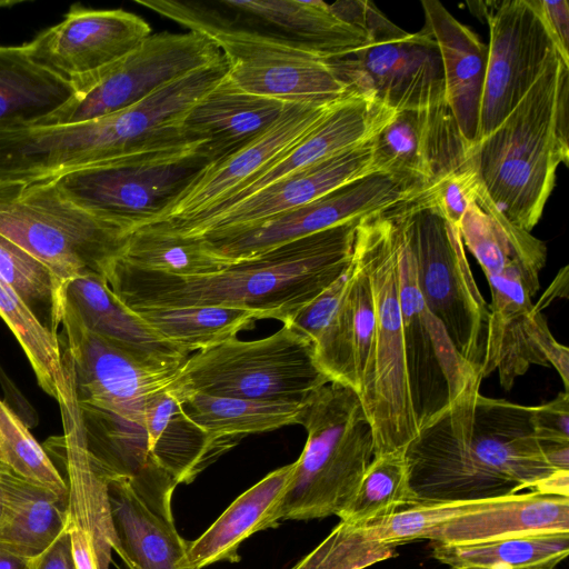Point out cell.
Here are the masks:
<instances>
[{
    "instance_id": "obj_1",
    "label": "cell",
    "mask_w": 569,
    "mask_h": 569,
    "mask_svg": "<svg viewBox=\"0 0 569 569\" xmlns=\"http://www.w3.org/2000/svg\"><path fill=\"white\" fill-rule=\"evenodd\" d=\"M470 382L422 427L403 455L420 502L503 497L530 489L569 497V471L548 461L531 419V406L480 393Z\"/></svg>"
},
{
    "instance_id": "obj_2",
    "label": "cell",
    "mask_w": 569,
    "mask_h": 569,
    "mask_svg": "<svg viewBox=\"0 0 569 569\" xmlns=\"http://www.w3.org/2000/svg\"><path fill=\"white\" fill-rule=\"evenodd\" d=\"M359 221L339 224L200 276L134 269L119 259L106 280L129 308L217 306L257 310L283 325L351 264Z\"/></svg>"
},
{
    "instance_id": "obj_3",
    "label": "cell",
    "mask_w": 569,
    "mask_h": 569,
    "mask_svg": "<svg viewBox=\"0 0 569 569\" xmlns=\"http://www.w3.org/2000/svg\"><path fill=\"white\" fill-rule=\"evenodd\" d=\"M569 64L556 59L513 110L471 150L480 184L512 224L539 222L560 163L568 166Z\"/></svg>"
},
{
    "instance_id": "obj_4",
    "label": "cell",
    "mask_w": 569,
    "mask_h": 569,
    "mask_svg": "<svg viewBox=\"0 0 569 569\" xmlns=\"http://www.w3.org/2000/svg\"><path fill=\"white\" fill-rule=\"evenodd\" d=\"M169 18L210 39L229 62L277 57L327 61L367 39L365 28L319 0L176 1Z\"/></svg>"
},
{
    "instance_id": "obj_5",
    "label": "cell",
    "mask_w": 569,
    "mask_h": 569,
    "mask_svg": "<svg viewBox=\"0 0 569 569\" xmlns=\"http://www.w3.org/2000/svg\"><path fill=\"white\" fill-rule=\"evenodd\" d=\"M353 253L369 278L375 337L358 391L375 438V456L405 451L418 433L411 401L398 289V231L387 210L361 219Z\"/></svg>"
},
{
    "instance_id": "obj_6",
    "label": "cell",
    "mask_w": 569,
    "mask_h": 569,
    "mask_svg": "<svg viewBox=\"0 0 569 569\" xmlns=\"http://www.w3.org/2000/svg\"><path fill=\"white\" fill-rule=\"evenodd\" d=\"M307 440L277 520L338 516L375 457V438L359 395L330 381L302 406Z\"/></svg>"
},
{
    "instance_id": "obj_7",
    "label": "cell",
    "mask_w": 569,
    "mask_h": 569,
    "mask_svg": "<svg viewBox=\"0 0 569 569\" xmlns=\"http://www.w3.org/2000/svg\"><path fill=\"white\" fill-rule=\"evenodd\" d=\"M0 234L67 281L106 278L130 232L70 201L50 178L0 180Z\"/></svg>"
},
{
    "instance_id": "obj_8",
    "label": "cell",
    "mask_w": 569,
    "mask_h": 569,
    "mask_svg": "<svg viewBox=\"0 0 569 569\" xmlns=\"http://www.w3.org/2000/svg\"><path fill=\"white\" fill-rule=\"evenodd\" d=\"M387 212L410 252L423 301L481 378L489 306L475 281L459 228L417 196Z\"/></svg>"
},
{
    "instance_id": "obj_9",
    "label": "cell",
    "mask_w": 569,
    "mask_h": 569,
    "mask_svg": "<svg viewBox=\"0 0 569 569\" xmlns=\"http://www.w3.org/2000/svg\"><path fill=\"white\" fill-rule=\"evenodd\" d=\"M330 381L316 361L312 341L283 325L266 338L234 337L191 353L173 386L183 393L305 402Z\"/></svg>"
},
{
    "instance_id": "obj_10",
    "label": "cell",
    "mask_w": 569,
    "mask_h": 569,
    "mask_svg": "<svg viewBox=\"0 0 569 569\" xmlns=\"http://www.w3.org/2000/svg\"><path fill=\"white\" fill-rule=\"evenodd\" d=\"M365 28V43L327 60L351 91L369 96L396 113L446 103L440 51L425 27L407 32L367 1Z\"/></svg>"
},
{
    "instance_id": "obj_11",
    "label": "cell",
    "mask_w": 569,
    "mask_h": 569,
    "mask_svg": "<svg viewBox=\"0 0 569 569\" xmlns=\"http://www.w3.org/2000/svg\"><path fill=\"white\" fill-rule=\"evenodd\" d=\"M62 327L63 369L78 405L89 410L113 435L148 446L144 409L157 392L171 387L178 370L143 365L106 339L86 329L67 309Z\"/></svg>"
},
{
    "instance_id": "obj_12",
    "label": "cell",
    "mask_w": 569,
    "mask_h": 569,
    "mask_svg": "<svg viewBox=\"0 0 569 569\" xmlns=\"http://www.w3.org/2000/svg\"><path fill=\"white\" fill-rule=\"evenodd\" d=\"M209 163L193 148L128 157L53 179L70 201L131 233L160 217Z\"/></svg>"
},
{
    "instance_id": "obj_13",
    "label": "cell",
    "mask_w": 569,
    "mask_h": 569,
    "mask_svg": "<svg viewBox=\"0 0 569 569\" xmlns=\"http://www.w3.org/2000/svg\"><path fill=\"white\" fill-rule=\"evenodd\" d=\"M207 37L188 31L150 34L98 80L33 126H59L106 117L222 58Z\"/></svg>"
},
{
    "instance_id": "obj_14",
    "label": "cell",
    "mask_w": 569,
    "mask_h": 569,
    "mask_svg": "<svg viewBox=\"0 0 569 569\" xmlns=\"http://www.w3.org/2000/svg\"><path fill=\"white\" fill-rule=\"evenodd\" d=\"M422 190L421 182L410 176L378 171L293 210L202 240L229 264L339 224L360 221L408 201Z\"/></svg>"
},
{
    "instance_id": "obj_15",
    "label": "cell",
    "mask_w": 569,
    "mask_h": 569,
    "mask_svg": "<svg viewBox=\"0 0 569 569\" xmlns=\"http://www.w3.org/2000/svg\"><path fill=\"white\" fill-rule=\"evenodd\" d=\"M477 4L489 26L490 41L476 143L505 120L548 67L560 58L539 0Z\"/></svg>"
},
{
    "instance_id": "obj_16",
    "label": "cell",
    "mask_w": 569,
    "mask_h": 569,
    "mask_svg": "<svg viewBox=\"0 0 569 569\" xmlns=\"http://www.w3.org/2000/svg\"><path fill=\"white\" fill-rule=\"evenodd\" d=\"M398 289L409 389L419 431L470 382L482 379L460 357L443 326L423 301L412 258L399 231Z\"/></svg>"
},
{
    "instance_id": "obj_17",
    "label": "cell",
    "mask_w": 569,
    "mask_h": 569,
    "mask_svg": "<svg viewBox=\"0 0 569 569\" xmlns=\"http://www.w3.org/2000/svg\"><path fill=\"white\" fill-rule=\"evenodd\" d=\"M151 28L122 9L73 4L63 19L23 43L29 58L79 92L124 58Z\"/></svg>"
},
{
    "instance_id": "obj_18",
    "label": "cell",
    "mask_w": 569,
    "mask_h": 569,
    "mask_svg": "<svg viewBox=\"0 0 569 569\" xmlns=\"http://www.w3.org/2000/svg\"><path fill=\"white\" fill-rule=\"evenodd\" d=\"M178 485L156 463L132 476L107 477L113 551L129 569H194L172 515Z\"/></svg>"
},
{
    "instance_id": "obj_19",
    "label": "cell",
    "mask_w": 569,
    "mask_h": 569,
    "mask_svg": "<svg viewBox=\"0 0 569 569\" xmlns=\"http://www.w3.org/2000/svg\"><path fill=\"white\" fill-rule=\"evenodd\" d=\"M58 403L63 433L49 439L47 452L63 466L68 486L66 530L77 569H110L116 545L107 476L92 459L86 442L78 401L71 382L60 391Z\"/></svg>"
},
{
    "instance_id": "obj_20",
    "label": "cell",
    "mask_w": 569,
    "mask_h": 569,
    "mask_svg": "<svg viewBox=\"0 0 569 569\" xmlns=\"http://www.w3.org/2000/svg\"><path fill=\"white\" fill-rule=\"evenodd\" d=\"M373 172L378 171L372 139L295 171L220 211L191 220L156 222L140 228L186 238H214L293 210Z\"/></svg>"
},
{
    "instance_id": "obj_21",
    "label": "cell",
    "mask_w": 569,
    "mask_h": 569,
    "mask_svg": "<svg viewBox=\"0 0 569 569\" xmlns=\"http://www.w3.org/2000/svg\"><path fill=\"white\" fill-rule=\"evenodd\" d=\"M471 150L447 103L398 112L373 138L376 170L410 176L423 191L472 167Z\"/></svg>"
},
{
    "instance_id": "obj_22",
    "label": "cell",
    "mask_w": 569,
    "mask_h": 569,
    "mask_svg": "<svg viewBox=\"0 0 569 569\" xmlns=\"http://www.w3.org/2000/svg\"><path fill=\"white\" fill-rule=\"evenodd\" d=\"M335 103L289 104L279 119L257 139L228 157L209 163L181 196L150 223L183 221L213 209L298 143Z\"/></svg>"
},
{
    "instance_id": "obj_23",
    "label": "cell",
    "mask_w": 569,
    "mask_h": 569,
    "mask_svg": "<svg viewBox=\"0 0 569 569\" xmlns=\"http://www.w3.org/2000/svg\"><path fill=\"white\" fill-rule=\"evenodd\" d=\"M540 268L513 261L500 272L486 274L491 291L486 353L481 378L498 371L501 386L510 390L530 366H549L531 338Z\"/></svg>"
},
{
    "instance_id": "obj_24",
    "label": "cell",
    "mask_w": 569,
    "mask_h": 569,
    "mask_svg": "<svg viewBox=\"0 0 569 569\" xmlns=\"http://www.w3.org/2000/svg\"><path fill=\"white\" fill-rule=\"evenodd\" d=\"M395 116L393 110L369 96L352 92L343 97L286 153L247 180L213 209L191 219L226 209L295 171L371 141Z\"/></svg>"
},
{
    "instance_id": "obj_25",
    "label": "cell",
    "mask_w": 569,
    "mask_h": 569,
    "mask_svg": "<svg viewBox=\"0 0 569 569\" xmlns=\"http://www.w3.org/2000/svg\"><path fill=\"white\" fill-rule=\"evenodd\" d=\"M64 309L89 331L146 366L174 370L190 353L162 339L123 303L98 273L73 277L63 284Z\"/></svg>"
},
{
    "instance_id": "obj_26",
    "label": "cell",
    "mask_w": 569,
    "mask_h": 569,
    "mask_svg": "<svg viewBox=\"0 0 569 569\" xmlns=\"http://www.w3.org/2000/svg\"><path fill=\"white\" fill-rule=\"evenodd\" d=\"M227 76L189 110L181 123L183 136L200 147L210 163L257 139L290 104L246 93Z\"/></svg>"
},
{
    "instance_id": "obj_27",
    "label": "cell",
    "mask_w": 569,
    "mask_h": 569,
    "mask_svg": "<svg viewBox=\"0 0 569 569\" xmlns=\"http://www.w3.org/2000/svg\"><path fill=\"white\" fill-rule=\"evenodd\" d=\"M423 27L435 38L441 57L446 103L463 138L473 147L478 137L488 47L437 0L421 1Z\"/></svg>"
},
{
    "instance_id": "obj_28",
    "label": "cell",
    "mask_w": 569,
    "mask_h": 569,
    "mask_svg": "<svg viewBox=\"0 0 569 569\" xmlns=\"http://www.w3.org/2000/svg\"><path fill=\"white\" fill-rule=\"evenodd\" d=\"M549 532H569V497L529 491L499 497L432 529L426 539L473 543Z\"/></svg>"
},
{
    "instance_id": "obj_29",
    "label": "cell",
    "mask_w": 569,
    "mask_h": 569,
    "mask_svg": "<svg viewBox=\"0 0 569 569\" xmlns=\"http://www.w3.org/2000/svg\"><path fill=\"white\" fill-rule=\"evenodd\" d=\"M296 461L280 467L241 493L196 540L188 541L187 560L194 569L237 562L240 545L251 535L276 527L278 508L290 486Z\"/></svg>"
},
{
    "instance_id": "obj_30",
    "label": "cell",
    "mask_w": 569,
    "mask_h": 569,
    "mask_svg": "<svg viewBox=\"0 0 569 569\" xmlns=\"http://www.w3.org/2000/svg\"><path fill=\"white\" fill-rule=\"evenodd\" d=\"M229 81L239 90L290 104H331L352 93L325 60L277 57L230 62Z\"/></svg>"
},
{
    "instance_id": "obj_31",
    "label": "cell",
    "mask_w": 569,
    "mask_h": 569,
    "mask_svg": "<svg viewBox=\"0 0 569 569\" xmlns=\"http://www.w3.org/2000/svg\"><path fill=\"white\" fill-rule=\"evenodd\" d=\"M144 430L150 457L178 483L191 482L224 452L184 413L173 385L148 400Z\"/></svg>"
},
{
    "instance_id": "obj_32",
    "label": "cell",
    "mask_w": 569,
    "mask_h": 569,
    "mask_svg": "<svg viewBox=\"0 0 569 569\" xmlns=\"http://www.w3.org/2000/svg\"><path fill=\"white\" fill-rule=\"evenodd\" d=\"M352 280L353 257L349 268L286 325L312 341L316 361L331 381L356 390L350 296Z\"/></svg>"
},
{
    "instance_id": "obj_33",
    "label": "cell",
    "mask_w": 569,
    "mask_h": 569,
    "mask_svg": "<svg viewBox=\"0 0 569 569\" xmlns=\"http://www.w3.org/2000/svg\"><path fill=\"white\" fill-rule=\"evenodd\" d=\"M178 391L184 413L224 451L247 435L298 425L303 406Z\"/></svg>"
},
{
    "instance_id": "obj_34",
    "label": "cell",
    "mask_w": 569,
    "mask_h": 569,
    "mask_svg": "<svg viewBox=\"0 0 569 569\" xmlns=\"http://www.w3.org/2000/svg\"><path fill=\"white\" fill-rule=\"evenodd\" d=\"M73 94L68 82L34 63L23 44H0V129L33 126Z\"/></svg>"
},
{
    "instance_id": "obj_35",
    "label": "cell",
    "mask_w": 569,
    "mask_h": 569,
    "mask_svg": "<svg viewBox=\"0 0 569 569\" xmlns=\"http://www.w3.org/2000/svg\"><path fill=\"white\" fill-rule=\"evenodd\" d=\"M68 499L12 473L9 509L0 542L32 559L44 551L66 529Z\"/></svg>"
},
{
    "instance_id": "obj_36",
    "label": "cell",
    "mask_w": 569,
    "mask_h": 569,
    "mask_svg": "<svg viewBox=\"0 0 569 569\" xmlns=\"http://www.w3.org/2000/svg\"><path fill=\"white\" fill-rule=\"evenodd\" d=\"M569 552V532L527 535L473 543L435 542L433 557L451 569L555 568Z\"/></svg>"
},
{
    "instance_id": "obj_37",
    "label": "cell",
    "mask_w": 569,
    "mask_h": 569,
    "mask_svg": "<svg viewBox=\"0 0 569 569\" xmlns=\"http://www.w3.org/2000/svg\"><path fill=\"white\" fill-rule=\"evenodd\" d=\"M132 310L162 339L190 355L237 337L256 320L268 319L261 311L217 306Z\"/></svg>"
},
{
    "instance_id": "obj_38",
    "label": "cell",
    "mask_w": 569,
    "mask_h": 569,
    "mask_svg": "<svg viewBox=\"0 0 569 569\" xmlns=\"http://www.w3.org/2000/svg\"><path fill=\"white\" fill-rule=\"evenodd\" d=\"M418 503L403 451H393L373 457L338 517L348 525L366 526Z\"/></svg>"
},
{
    "instance_id": "obj_39",
    "label": "cell",
    "mask_w": 569,
    "mask_h": 569,
    "mask_svg": "<svg viewBox=\"0 0 569 569\" xmlns=\"http://www.w3.org/2000/svg\"><path fill=\"white\" fill-rule=\"evenodd\" d=\"M118 259L138 270L173 276L212 273L228 264L202 239L144 228L129 234Z\"/></svg>"
},
{
    "instance_id": "obj_40",
    "label": "cell",
    "mask_w": 569,
    "mask_h": 569,
    "mask_svg": "<svg viewBox=\"0 0 569 569\" xmlns=\"http://www.w3.org/2000/svg\"><path fill=\"white\" fill-rule=\"evenodd\" d=\"M0 281L21 299L43 328L58 337V328L62 323L64 311V281L2 234Z\"/></svg>"
},
{
    "instance_id": "obj_41",
    "label": "cell",
    "mask_w": 569,
    "mask_h": 569,
    "mask_svg": "<svg viewBox=\"0 0 569 569\" xmlns=\"http://www.w3.org/2000/svg\"><path fill=\"white\" fill-rule=\"evenodd\" d=\"M0 317L20 343L41 389L57 400L66 382L59 337L43 328L21 299L1 281Z\"/></svg>"
},
{
    "instance_id": "obj_42",
    "label": "cell",
    "mask_w": 569,
    "mask_h": 569,
    "mask_svg": "<svg viewBox=\"0 0 569 569\" xmlns=\"http://www.w3.org/2000/svg\"><path fill=\"white\" fill-rule=\"evenodd\" d=\"M0 463L16 476L68 499V486L50 455L0 399Z\"/></svg>"
},
{
    "instance_id": "obj_43",
    "label": "cell",
    "mask_w": 569,
    "mask_h": 569,
    "mask_svg": "<svg viewBox=\"0 0 569 569\" xmlns=\"http://www.w3.org/2000/svg\"><path fill=\"white\" fill-rule=\"evenodd\" d=\"M397 546L375 539L367 526L340 521L291 569H365L397 555Z\"/></svg>"
},
{
    "instance_id": "obj_44",
    "label": "cell",
    "mask_w": 569,
    "mask_h": 569,
    "mask_svg": "<svg viewBox=\"0 0 569 569\" xmlns=\"http://www.w3.org/2000/svg\"><path fill=\"white\" fill-rule=\"evenodd\" d=\"M497 498L499 497L466 501L420 502L366 526L377 540L398 546L416 539H426L432 529L453 518L481 509Z\"/></svg>"
},
{
    "instance_id": "obj_45",
    "label": "cell",
    "mask_w": 569,
    "mask_h": 569,
    "mask_svg": "<svg viewBox=\"0 0 569 569\" xmlns=\"http://www.w3.org/2000/svg\"><path fill=\"white\" fill-rule=\"evenodd\" d=\"M352 349L358 393L366 377L375 337V309L368 274L353 253V280L351 284Z\"/></svg>"
},
{
    "instance_id": "obj_46",
    "label": "cell",
    "mask_w": 569,
    "mask_h": 569,
    "mask_svg": "<svg viewBox=\"0 0 569 569\" xmlns=\"http://www.w3.org/2000/svg\"><path fill=\"white\" fill-rule=\"evenodd\" d=\"M478 186L479 179L472 166L449 176L419 193L417 198L437 208L447 220L459 228L469 203L475 199Z\"/></svg>"
},
{
    "instance_id": "obj_47",
    "label": "cell",
    "mask_w": 569,
    "mask_h": 569,
    "mask_svg": "<svg viewBox=\"0 0 569 569\" xmlns=\"http://www.w3.org/2000/svg\"><path fill=\"white\" fill-rule=\"evenodd\" d=\"M531 419L542 447L569 443V392H560L543 405L531 406Z\"/></svg>"
},
{
    "instance_id": "obj_48",
    "label": "cell",
    "mask_w": 569,
    "mask_h": 569,
    "mask_svg": "<svg viewBox=\"0 0 569 569\" xmlns=\"http://www.w3.org/2000/svg\"><path fill=\"white\" fill-rule=\"evenodd\" d=\"M531 338L548 365L557 370L563 382L565 391L568 392L569 350L555 339L542 312L536 308L532 318Z\"/></svg>"
},
{
    "instance_id": "obj_49",
    "label": "cell",
    "mask_w": 569,
    "mask_h": 569,
    "mask_svg": "<svg viewBox=\"0 0 569 569\" xmlns=\"http://www.w3.org/2000/svg\"><path fill=\"white\" fill-rule=\"evenodd\" d=\"M539 3L560 58L569 64V3L566 0H539Z\"/></svg>"
},
{
    "instance_id": "obj_50",
    "label": "cell",
    "mask_w": 569,
    "mask_h": 569,
    "mask_svg": "<svg viewBox=\"0 0 569 569\" xmlns=\"http://www.w3.org/2000/svg\"><path fill=\"white\" fill-rule=\"evenodd\" d=\"M29 569H77L69 532L64 529L44 551L32 558Z\"/></svg>"
},
{
    "instance_id": "obj_51",
    "label": "cell",
    "mask_w": 569,
    "mask_h": 569,
    "mask_svg": "<svg viewBox=\"0 0 569 569\" xmlns=\"http://www.w3.org/2000/svg\"><path fill=\"white\" fill-rule=\"evenodd\" d=\"M560 290H568V266L563 267L557 277L555 278L553 282L548 287L546 290L543 297L535 303V308L538 311L542 312V309L546 308V306L555 299V297H568L567 293L559 291Z\"/></svg>"
},
{
    "instance_id": "obj_52",
    "label": "cell",
    "mask_w": 569,
    "mask_h": 569,
    "mask_svg": "<svg viewBox=\"0 0 569 569\" xmlns=\"http://www.w3.org/2000/svg\"><path fill=\"white\" fill-rule=\"evenodd\" d=\"M30 561L0 542V569H29Z\"/></svg>"
},
{
    "instance_id": "obj_53",
    "label": "cell",
    "mask_w": 569,
    "mask_h": 569,
    "mask_svg": "<svg viewBox=\"0 0 569 569\" xmlns=\"http://www.w3.org/2000/svg\"><path fill=\"white\" fill-rule=\"evenodd\" d=\"M12 472L0 470V529L2 528L9 509V487Z\"/></svg>"
},
{
    "instance_id": "obj_54",
    "label": "cell",
    "mask_w": 569,
    "mask_h": 569,
    "mask_svg": "<svg viewBox=\"0 0 569 569\" xmlns=\"http://www.w3.org/2000/svg\"><path fill=\"white\" fill-rule=\"evenodd\" d=\"M26 2V0H0V9L1 8H10L20 3Z\"/></svg>"
},
{
    "instance_id": "obj_55",
    "label": "cell",
    "mask_w": 569,
    "mask_h": 569,
    "mask_svg": "<svg viewBox=\"0 0 569 569\" xmlns=\"http://www.w3.org/2000/svg\"><path fill=\"white\" fill-rule=\"evenodd\" d=\"M525 569H555L552 567H531V568H525Z\"/></svg>"
},
{
    "instance_id": "obj_56",
    "label": "cell",
    "mask_w": 569,
    "mask_h": 569,
    "mask_svg": "<svg viewBox=\"0 0 569 569\" xmlns=\"http://www.w3.org/2000/svg\"><path fill=\"white\" fill-rule=\"evenodd\" d=\"M0 470H8V469L0 463Z\"/></svg>"
}]
</instances>
